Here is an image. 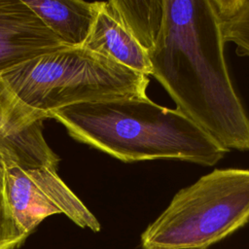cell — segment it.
Here are the masks:
<instances>
[{
    "mask_svg": "<svg viewBox=\"0 0 249 249\" xmlns=\"http://www.w3.org/2000/svg\"><path fill=\"white\" fill-rule=\"evenodd\" d=\"M49 114L30 108L11 89L0 75V147L24 166L57 167L59 158L43 135Z\"/></svg>",
    "mask_w": 249,
    "mask_h": 249,
    "instance_id": "obj_6",
    "label": "cell"
},
{
    "mask_svg": "<svg viewBox=\"0 0 249 249\" xmlns=\"http://www.w3.org/2000/svg\"><path fill=\"white\" fill-rule=\"evenodd\" d=\"M101 6L147 53L153 49L163 24V0H111Z\"/></svg>",
    "mask_w": 249,
    "mask_h": 249,
    "instance_id": "obj_10",
    "label": "cell"
},
{
    "mask_svg": "<svg viewBox=\"0 0 249 249\" xmlns=\"http://www.w3.org/2000/svg\"><path fill=\"white\" fill-rule=\"evenodd\" d=\"M83 47L135 72L148 77L152 74L148 53L118 20L102 8L101 2Z\"/></svg>",
    "mask_w": 249,
    "mask_h": 249,
    "instance_id": "obj_8",
    "label": "cell"
},
{
    "mask_svg": "<svg viewBox=\"0 0 249 249\" xmlns=\"http://www.w3.org/2000/svg\"><path fill=\"white\" fill-rule=\"evenodd\" d=\"M0 75L23 103L47 114L84 102L147 96L149 84L148 76L85 47L33 57Z\"/></svg>",
    "mask_w": 249,
    "mask_h": 249,
    "instance_id": "obj_3",
    "label": "cell"
},
{
    "mask_svg": "<svg viewBox=\"0 0 249 249\" xmlns=\"http://www.w3.org/2000/svg\"><path fill=\"white\" fill-rule=\"evenodd\" d=\"M248 222L249 169H215L173 196L141 234V247L207 249Z\"/></svg>",
    "mask_w": 249,
    "mask_h": 249,
    "instance_id": "obj_4",
    "label": "cell"
},
{
    "mask_svg": "<svg viewBox=\"0 0 249 249\" xmlns=\"http://www.w3.org/2000/svg\"><path fill=\"white\" fill-rule=\"evenodd\" d=\"M12 162H15L11 156L2 148L0 147V167H3L6 164H10Z\"/></svg>",
    "mask_w": 249,
    "mask_h": 249,
    "instance_id": "obj_13",
    "label": "cell"
},
{
    "mask_svg": "<svg viewBox=\"0 0 249 249\" xmlns=\"http://www.w3.org/2000/svg\"><path fill=\"white\" fill-rule=\"evenodd\" d=\"M224 42H231L238 55L249 56V0H212Z\"/></svg>",
    "mask_w": 249,
    "mask_h": 249,
    "instance_id": "obj_11",
    "label": "cell"
},
{
    "mask_svg": "<svg viewBox=\"0 0 249 249\" xmlns=\"http://www.w3.org/2000/svg\"><path fill=\"white\" fill-rule=\"evenodd\" d=\"M49 115L75 140L124 162L173 159L213 166L228 152L178 109L147 96L84 102Z\"/></svg>",
    "mask_w": 249,
    "mask_h": 249,
    "instance_id": "obj_2",
    "label": "cell"
},
{
    "mask_svg": "<svg viewBox=\"0 0 249 249\" xmlns=\"http://www.w3.org/2000/svg\"><path fill=\"white\" fill-rule=\"evenodd\" d=\"M64 48L22 0H0V73Z\"/></svg>",
    "mask_w": 249,
    "mask_h": 249,
    "instance_id": "obj_7",
    "label": "cell"
},
{
    "mask_svg": "<svg viewBox=\"0 0 249 249\" xmlns=\"http://www.w3.org/2000/svg\"><path fill=\"white\" fill-rule=\"evenodd\" d=\"M0 167V249H18L28 235L24 233L16 222L8 204Z\"/></svg>",
    "mask_w": 249,
    "mask_h": 249,
    "instance_id": "obj_12",
    "label": "cell"
},
{
    "mask_svg": "<svg viewBox=\"0 0 249 249\" xmlns=\"http://www.w3.org/2000/svg\"><path fill=\"white\" fill-rule=\"evenodd\" d=\"M2 178L12 214L27 235L53 214H64L83 229L100 231L98 220L57 175L55 168L12 162L3 166Z\"/></svg>",
    "mask_w": 249,
    "mask_h": 249,
    "instance_id": "obj_5",
    "label": "cell"
},
{
    "mask_svg": "<svg viewBox=\"0 0 249 249\" xmlns=\"http://www.w3.org/2000/svg\"><path fill=\"white\" fill-rule=\"evenodd\" d=\"M22 1L68 48L84 46L99 8V2L82 0Z\"/></svg>",
    "mask_w": 249,
    "mask_h": 249,
    "instance_id": "obj_9",
    "label": "cell"
},
{
    "mask_svg": "<svg viewBox=\"0 0 249 249\" xmlns=\"http://www.w3.org/2000/svg\"><path fill=\"white\" fill-rule=\"evenodd\" d=\"M151 76L180 112L227 151H249V117L233 89L212 0H163Z\"/></svg>",
    "mask_w": 249,
    "mask_h": 249,
    "instance_id": "obj_1",
    "label": "cell"
}]
</instances>
